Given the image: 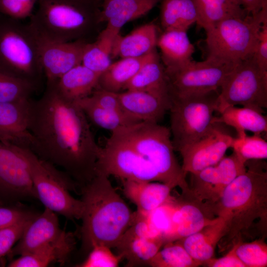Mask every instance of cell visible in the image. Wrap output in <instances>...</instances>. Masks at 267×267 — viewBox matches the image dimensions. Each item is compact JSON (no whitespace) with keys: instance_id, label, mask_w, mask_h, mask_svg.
Segmentation results:
<instances>
[{"instance_id":"obj_1","label":"cell","mask_w":267,"mask_h":267,"mask_svg":"<svg viewBox=\"0 0 267 267\" xmlns=\"http://www.w3.org/2000/svg\"><path fill=\"white\" fill-rule=\"evenodd\" d=\"M28 128L37 143L34 153L40 159L62 169L80 187L95 176L101 147L88 118L54 85H46L39 99H31Z\"/></svg>"},{"instance_id":"obj_2","label":"cell","mask_w":267,"mask_h":267,"mask_svg":"<svg viewBox=\"0 0 267 267\" xmlns=\"http://www.w3.org/2000/svg\"><path fill=\"white\" fill-rule=\"evenodd\" d=\"M81 189L84 203L80 229L82 249L89 252L98 244L116 247L131 226L134 213L104 175L96 174Z\"/></svg>"},{"instance_id":"obj_3","label":"cell","mask_w":267,"mask_h":267,"mask_svg":"<svg viewBox=\"0 0 267 267\" xmlns=\"http://www.w3.org/2000/svg\"><path fill=\"white\" fill-rule=\"evenodd\" d=\"M252 160L245 163L246 170L225 188L220 198L209 204L215 216L224 219L227 232L223 247L240 237L255 220L264 222L267 218V172L265 163Z\"/></svg>"},{"instance_id":"obj_4","label":"cell","mask_w":267,"mask_h":267,"mask_svg":"<svg viewBox=\"0 0 267 267\" xmlns=\"http://www.w3.org/2000/svg\"><path fill=\"white\" fill-rule=\"evenodd\" d=\"M29 24L41 39L56 42L85 41L98 22L100 10L91 0H39Z\"/></svg>"},{"instance_id":"obj_5","label":"cell","mask_w":267,"mask_h":267,"mask_svg":"<svg viewBox=\"0 0 267 267\" xmlns=\"http://www.w3.org/2000/svg\"><path fill=\"white\" fill-rule=\"evenodd\" d=\"M111 133L129 144L150 163L163 183L173 188L179 186L183 194L188 193L186 175L175 154L170 129L158 123L140 122Z\"/></svg>"},{"instance_id":"obj_6","label":"cell","mask_w":267,"mask_h":267,"mask_svg":"<svg viewBox=\"0 0 267 267\" xmlns=\"http://www.w3.org/2000/svg\"><path fill=\"white\" fill-rule=\"evenodd\" d=\"M0 71L38 87L43 73L37 34L30 24L0 17Z\"/></svg>"},{"instance_id":"obj_7","label":"cell","mask_w":267,"mask_h":267,"mask_svg":"<svg viewBox=\"0 0 267 267\" xmlns=\"http://www.w3.org/2000/svg\"><path fill=\"white\" fill-rule=\"evenodd\" d=\"M267 4L256 14L224 19L206 30L208 57L237 64L252 57L263 22Z\"/></svg>"},{"instance_id":"obj_8","label":"cell","mask_w":267,"mask_h":267,"mask_svg":"<svg viewBox=\"0 0 267 267\" xmlns=\"http://www.w3.org/2000/svg\"><path fill=\"white\" fill-rule=\"evenodd\" d=\"M219 90L170 96V129L175 150L180 151L207 134L215 124Z\"/></svg>"},{"instance_id":"obj_9","label":"cell","mask_w":267,"mask_h":267,"mask_svg":"<svg viewBox=\"0 0 267 267\" xmlns=\"http://www.w3.org/2000/svg\"><path fill=\"white\" fill-rule=\"evenodd\" d=\"M26 159L35 190L45 208L70 220H81L84 210L81 199L69 192L77 184L63 171L38 157L31 151L19 148Z\"/></svg>"},{"instance_id":"obj_10","label":"cell","mask_w":267,"mask_h":267,"mask_svg":"<svg viewBox=\"0 0 267 267\" xmlns=\"http://www.w3.org/2000/svg\"><path fill=\"white\" fill-rule=\"evenodd\" d=\"M237 105L263 113L267 108V71L259 66L253 55L236 64L219 89L217 112Z\"/></svg>"},{"instance_id":"obj_11","label":"cell","mask_w":267,"mask_h":267,"mask_svg":"<svg viewBox=\"0 0 267 267\" xmlns=\"http://www.w3.org/2000/svg\"><path fill=\"white\" fill-rule=\"evenodd\" d=\"M236 64L207 57L178 66L165 68L170 96L200 94L219 90Z\"/></svg>"},{"instance_id":"obj_12","label":"cell","mask_w":267,"mask_h":267,"mask_svg":"<svg viewBox=\"0 0 267 267\" xmlns=\"http://www.w3.org/2000/svg\"><path fill=\"white\" fill-rule=\"evenodd\" d=\"M96 174L113 176L121 180L162 182L150 163L127 142L112 134L105 146L100 148Z\"/></svg>"},{"instance_id":"obj_13","label":"cell","mask_w":267,"mask_h":267,"mask_svg":"<svg viewBox=\"0 0 267 267\" xmlns=\"http://www.w3.org/2000/svg\"><path fill=\"white\" fill-rule=\"evenodd\" d=\"M38 199L27 161L18 147L0 141V200Z\"/></svg>"},{"instance_id":"obj_14","label":"cell","mask_w":267,"mask_h":267,"mask_svg":"<svg viewBox=\"0 0 267 267\" xmlns=\"http://www.w3.org/2000/svg\"><path fill=\"white\" fill-rule=\"evenodd\" d=\"M246 166L233 152L217 164L191 174L192 185L184 196L200 202H217L225 188L237 176L245 172Z\"/></svg>"},{"instance_id":"obj_15","label":"cell","mask_w":267,"mask_h":267,"mask_svg":"<svg viewBox=\"0 0 267 267\" xmlns=\"http://www.w3.org/2000/svg\"><path fill=\"white\" fill-rule=\"evenodd\" d=\"M221 125L216 123L207 134L179 151L182 158V169L186 175L217 164L231 148L234 137Z\"/></svg>"},{"instance_id":"obj_16","label":"cell","mask_w":267,"mask_h":267,"mask_svg":"<svg viewBox=\"0 0 267 267\" xmlns=\"http://www.w3.org/2000/svg\"><path fill=\"white\" fill-rule=\"evenodd\" d=\"M38 38L40 60L47 85L55 84L63 74L82 64L88 43L86 41L62 43Z\"/></svg>"},{"instance_id":"obj_17","label":"cell","mask_w":267,"mask_h":267,"mask_svg":"<svg viewBox=\"0 0 267 267\" xmlns=\"http://www.w3.org/2000/svg\"><path fill=\"white\" fill-rule=\"evenodd\" d=\"M31 99L0 102V141L34 153L37 143L28 128Z\"/></svg>"},{"instance_id":"obj_18","label":"cell","mask_w":267,"mask_h":267,"mask_svg":"<svg viewBox=\"0 0 267 267\" xmlns=\"http://www.w3.org/2000/svg\"><path fill=\"white\" fill-rule=\"evenodd\" d=\"M64 231L60 227L57 214L45 208L28 225L8 255L12 257L31 252L55 241Z\"/></svg>"},{"instance_id":"obj_19","label":"cell","mask_w":267,"mask_h":267,"mask_svg":"<svg viewBox=\"0 0 267 267\" xmlns=\"http://www.w3.org/2000/svg\"><path fill=\"white\" fill-rule=\"evenodd\" d=\"M185 197L186 200L176 201L173 216L174 241L199 231L219 218L215 217L207 202Z\"/></svg>"},{"instance_id":"obj_20","label":"cell","mask_w":267,"mask_h":267,"mask_svg":"<svg viewBox=\"0 0 267 267\" xmlns=\"http://www.w3.org/2000/svg\"><path fill=\"white\" fill-rule=\"evenodd\" d=\"M118 94L126 112L140 122L158 123L171 104V98L148 91L126 90Z\"/></svg>"},{"instance_id":"obj_21","label":"cell","mask_w":267,"mask_h":267,"mask_svg":"<svg viewBox=\"0 0 267 267\" xmlns=\"http://www.w3.org/2000/svg\"><path fill=\"white\" fill-rule=\"evenodd\" d=\"M73 233L64 231L55 241L29 253L19 256L8 264L9 267H43L52 263L64 264L74 249Z\"/></svg>"},{"instance_id":"obj_22","label":"cell","mask_w":267,"mask_h":267,"mask_svg":"<svg viewBox=\"0 0 267 267\" xmlns=\"http://www.w3.org/2000/svg\"><path fill=\"white\" fill-rule=\"evenodd\" d=\"M218 220L199 231L176 240L190 256L201 265L213 258L218 243L226 235L227 224L224 219Z\"/></svg>"},{"instance_id":"obj_23","label":"cell","mask_w":267,"mask_h":267,"mask_svg":"<svg viewBox=\"0 0 267 267\" xmlns=\"http://www.w3.org/2000/svg\"><path fill=\"white\" fill-rule=\"evenodd\" d=\"M161 0H111L103 2L98 22H107L106 28L119 33L127 22L147 13Z\"/></svg>"},{"instance_id":"obj_24","label":"cell","mask_w":267,"mask_h":267,"mask_svg":"<svg viewBox=\"0 0 267 267\" xmlns=\"http://www.w3.org/2000/svg\"><path fill=\"white\" fill-rule=\"evenodd\" d=\"M158 38L156 26L152 23L143 25L125 36L119 34L113 42L111 57L123 58L147 55L156 49Z\"/></svg>"},{"instance_id":"obj_25","label":"cell","mask_w":267,"mask_h":267,"mask_svg":"<svg viewBox=\"0 0 267 267\" xmlns=\"http://www.w3.org/2000/svg\"><path fill=\"white\" fill-rule=\"evenodd\" d=\"M125 196L137 207V211L149 213L165 203L173 188L163 182L122 180Z\"/></svg>"},{"instance_id":"obj_26","label":"cell","mask_w":267,"mask_h":267,"mask_svg":"<svg viewBox=\"0 0 267 267\" xmlns=\"http://www.w3.org/2000/svg\"><path fill=\"white\" fill-rule=\"evenodd\" d=\"M100 75L81 64L63 74L53 85L64 98L76 102L92 93L97 88Z\"/></svg>"},{"instance_id":"obj_27","label":"cell","mask_w":267,"mask_h":267,"mask_svg":"<svg viewBox=\"0 0 267 267\" xmlns=\"http://www.w3.org/2000/svg\"><path fill=\"white\" fill-rule=\"evenodd\" d=\"M125 89L148 91L171 98L165 67L156 49L128 84Z\"/></svg>"},{"instance_id":"obj_28","label":"cell","mask_w":267,"mask_h":267,"mask_svg":"<svg viewBox=\"0 0 267 267\" xmlns=\"http://www.w3.org/2000/svg\"><path fill=\"white\" fill-rule=\"evenodd\" d=\"M157 46L165 68L178 66L192 60L195 50L187 31L180 30H164L158 38Z\"/></svg>"},{"instance_id":"obj_29","label":"cell","mask_w":267,"mask_h":267,"mask_svg":"<svg viewBox=\"0 0 267 267\" xmlns=\"http://www.w3.org/2000/svg\"><path fill=\"white\" fill-rule=\"evenodd\" d=\"M220 114V116L215 117L214 122L233 128L236 131L237 137L246 135V131L254 134L267 133V116L258 110L233 106L226 108Z\"/></svg>"},{"instance_id":"obj_30","label":"cell","mask_w":267,"mask_h":267,"mask_svg":"<svg viewBox=\"0 0 267 267\" xmlns=\"http://www.w3.org/2000/svg\"><path fill=\"white\" fill-rule=\"evenodd\" d=\"M153 51L141 57L123 58L111 63L100 74L96 88L117 93L125 89Z\"/></svg>"},{"instance_id":"obj_31","label":"cell","mask_w":267,"mask_h":267,"mask_svg":"<svg viewBox=\"0 0 267 267\" xmlns=\"http://www.w3.org/2000/svg\"><path fill=\"white\" fill-rule=\"evenodd\" d=\"M164 244L162 238H146L125 232L115 248L127 260V266L148 265Z\"/></svg>"},{"instance_id":"obj_32","label":"cell","mask_w":267,"mask_h":267,"mask_svg":"<svg viewBox=\"0 0 267 267\" xmlns=\"http://www.w3.org/2000/svg\"><path fill=\"white\" fill-rule=\"evenodd\" d=\"M198 11L197 24L205 31L224 19L247 15L240 0H193Z\"/></svg>"},{"instance_id":"obj_33","label":"cell","mask_w":267,"mask_h":267,"mask_svg":"<svg viewBox=\"0 0 267 267\" xmlns=\"http://www.w3.org/2000/svg\"><path fill=\"white\" fill-rule=\"evenodd\" d=\"M160 21L164 30L187 31L198 20V13L193 0H162Z\"/></svg>"},{"instance_id":"obj_34","label":"cell","mask_w":267,"mask_h":267,"mask_svg":"<svg viewBox=\"0 0 267 267\" xmlns=\"http://www.w3.org/2000/svg\"><path fill=\"white\" fill-rule=\"evenodd\" d=\"M105 28L93 43H88L85 47L82 64L92 71L101 74L111 64L113 42L119 34Z\"/></svg>"},{"instance_id":"obj_35","label":"cell","mask_w":267,"mask_h":267,"mask_svg":"<svg viewBox=\"0 0 267 267\" xmlns=\"http://www.w3.org/2000/svg\"><path fill=\"white\" fill-rule=\"evenodd\" d=\"M76 102L93 123L111 132L119 128L140 122L134 118L105 109L92 102L88 97Z\"/></svg>"},{"instance_id":"obj_36","label":"cell","mask_w":267,"mask_h":267,"mask_svg":"<svg viewBox=\"0 0 267 267\" xmlns=\"http://www.w3.org/2000/svg\"><path fill=\"white\" fill-rule=\"evenodd\" d=\"M175 241L166 243L148 265L152 267H196L202 265L190 256L182 245Z\"/></svg>"},{"instance_id":"obj_37","label":"cell","mask_w":267,"mask_h":267,"mask_svg":"<svg viewBox=\"0 0 267 267\" xmlns=\"http://www.w3.org/2000/svg\"><path fill=\"white\" fill-rule=\"evenodd\" d=\"M37 88L30 82L0 71V102L30 99Z\"/></svg>"},{"instance_id":"obj_38","label":"cell","mask_w":267,"mask_h":267,"mask_svg":"<svg viewBox=\"0 0 267 267\" xmlns=\"http://www.w3.org/2000/svg\"><path fill=\"white\" fill-rule=\"evenodd\" d=\"M231 148L238 159L245 164L250 160L267 158V142L260 134L234 137Z\"/></svg>"},{"instance_id":"obj_39","label":"cell","mask_w":267,"mask_h":267,"mask_svg":"<svg viewBox=\"0 0 267 267\" xmlns=\"http://www.w3.org/2000/svg\"><path fill=\"white\" fill-rule=\"evenodd\" d=\"M233 245L237 257L245 267L267 266V245L264 239L243 242L238 239Z\"/></svg>"},{"instance_id":"obj_40","label":"cell","mask_w":267,"mask_h":267,"mask_svg":"<svg viewBox=\"0 0 267 267\" xmlns=\"http://www.w3.org/2000/svg\"><path fill=\"white\" fill-rule=\"evenodd\" d=\"M111 248L106 245L98 244L92 247L88 256L78 267H116L123 259L121 254L115 255Z\"/></svg>"},{"instance_id":"obj_41","label":"cell","mask_w":267,"mask_h":267,"mask_svg":"<svg viewBox=\"0 0 267 267\" xmlns=\"http://www.w3.org/2000/svg\"><path fill=\"white\" fill-rule=\"evenodd\" d=\"M38 214L13 225L0 229V259L9 254Z\"/></svg>"},{"instance_id":"obj_42","label":"cell","mask_w":267,"mask_h":267,"mask_svg":"<svg viewBox=\"0 0 267 267\" xmlns=\"http://www.w3.org/2000/svg\"><path fill=\"white\" fill-rule=\"evenodd\" d=\"M39 0H0V13L11 18L22 20L30 18Z\"/></svg>"},{"instance_id":"obj_43","label":"cell","mask_w":267,"mask_h":267,"mask_svg":"<svg viewBox=\"0 0 267 267\" xmlns=\"http://www.w3.org/2000/svg\"><path fill=\"white\" fill-rule=\"evenodd\" d=\"M88 97L92 102L105 109L134 118L129 115L124 109L118 93L96 88Z\"/></svg>"},{"instance_id":"obj_44","label":"cell","mask_w":267,"mask_h":267,"mask_svg":"<svg viewBox=\"0 0 267 267\" xmlns=\"http://www.w3.org/2000/svg\"><path fill=\"white\" fill-rule=\"evenodd\" d=\"M36 214L19 206L0 205V229L15 224Z\"/></svg>"},{"instance_id":"obj_45","label":"cell","mask_w":267,"mask_h":267,"mask_svg":"<svg viewBox=\"0 0 267 267\" xmlns=\"http://www.w3.org/2000/svg\"><path fill=\"white\" fill-rule=\"evenodd\" d=\"M253 56L259 66L267 71V20L261 27Z\"/></svg>"},{"instance_id":"obj_46","label":"cell","mask_w":267,"mask_h":267,"mask_svg":"<svg viewBox=\"0 0 267 267\" xmlns=\"http://www.w3.org/2000/svg\"><path fill=\"white\" fill-rule=\"evenodd\" d=\"M203 264L209 267H245L237 257L234 245L224 256L220 258L213 257Z\"/></svg>"},{"instance_id":"obj_47","label":"cell","mask_w":267,"mask_h":267,"mask_svg":"<svg viewBox=\"0 0 267 267\" xmlns=\"http://www.w3.org/2000/svg\"><path fill=\"white\" fill-rule=\"evenodd\" d=\"M247 15H253L259 12L267 4V0H240Z\"/></svg>"},{"instance_id":"obj_48","label":"cell","mask_w":267,"mask_h":267,"mask_svg":"<svg viewBox=\"0 0 267 267\" xmlns=\"http://www.w3.org/2000/svg\"><path fill=\"white\" fill-rule=\"evenodd\" d=\"M3 203L1 200H0V205H3Z\"/></svg>"},{"instance_id":"obj_49","label":"cell","mask_w":267,"mask_h":267,"mask_svg":"<svg viewBox=\"0 0 267 267\" xmlns=\"http://www.w3.org/2000/svg\"><path fill=\"white\" fill-rule=\"evenodd\" d=\"M109 0H103V2H104Z\"/></svg>"},{"instance_id":"obj_50","label":"cell","mask_w":267,"mask_h":267,"mask_svg":"<svg viewBox=\"0 0 267 267\" xmlns=\"http://www.w3.org/2000/svg\"><path fill=\"white\" fill-rule=\"evenodd\" d=\"M91 0L94 1H96V2H98V0Z\"/></svg>"}]
</instances>
